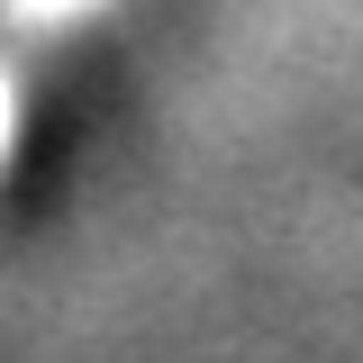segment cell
<instances>
[{
    "label": "cell",
    "instance_id": "cell-1",
    "mask_svg": "<svg viewBox=\"0 0 363 363\" xmlns=\"http://www.w3.org/2000/svg\"><path fill=\"white\" fill-rule=\"evenodd\" d=\"M100 9H109V0H0V164H9V145H18V118H28V100H37L45 64L82 37Z\"/></svg>",
    "mask_w": 363,
    "mask_h": 363
}]
</instances>
